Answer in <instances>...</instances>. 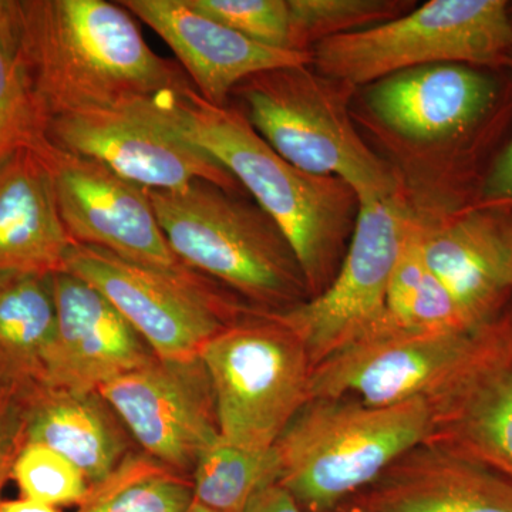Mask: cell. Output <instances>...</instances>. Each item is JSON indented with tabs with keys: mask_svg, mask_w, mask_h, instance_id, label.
I'll return each instance as SVG.
<instances>
[{
	"mask_svg": "<svg viewBox=\"0 0 512 512\" xmlns=\"http://www.w3.org/2000/svg\"><path fill=\"white\" fill-rule=\"evenodd\" d=\"M473 208L498 214L512 212V138L488 171L480 200Z\"/></svg>",
	"mask_w": 512,
	"mask_h": 512,
	"instance_id": "31",
	"label": "cell"
},
{
	"mask_svg": "<svg viewBox=\"0 0 512 512\" xmlns=\"http://www.w3.org/2000/svg\"><path fill=\"white\" fill-rule=\"evenodd\" d=\"M175 256L217 279L264 312L292 308L309 296L291 245L256 204L207 181L177 191H148Z\"/></svg>",
	"mask_w": 512,
	"mask_h": 512,
	"instance_id": "4",
	"label": "cell"
},
{
	"mask_svg": "<svg viewBox=\"0 0 512 512\" xmlns=\"http://www.w3.org/2000/svg\"><path fill=\"white\" fill-rule=\"evenodd\" d=\"M35 151L45 164L60 220L73 244L106 249L157 268L184 266L158 224L146 188L50 140Z\"/></svg>",
	"mask_w": 512,
	"mask_h": 512,
	"instance_id": "11",
	"label": "cell"
},
{
	"mask_svg": "<svg viewBox=\"0 0 512 512\" xmlns=\"http://www.w3.org/2000/svg\"><path fill=\"white\" fill-rule=\"evenodd\" d=\"M414 234L424 262L476 325L495 315L512 295L503 214L476 210L423 220Z\"/></svg>",
	"mask_w": 512,
	"mask_h": 512,
	"instance_id": "18",
	"label": "cell"
},
{
	"mask_svg": "<svg viewBox=\"0 0 512 512\" xmlns=\"http://www.w3.org/2000/svg\"><path fill=\"white\" fill-rule=\"evenodd\" d=\"M12 478L22 497L53 507L79 505L90 485L66 457L39 443H23L13 463Z\"/></svg>",
	"mask_w": 512,
	"mask_h": 512,
	"instance_id": "28",
	"label": "cell"
},
{
	"mask_svg": "<svg viewBox=\"0 0 512 512\" xmlns=\"http://www.w3.org/2000/svg\"><path fill=\"white\" fill-rule=\"evenodd\" d=\"M375 483L363 503L370 512H512V481L429 441Z\"/></svg>",
	"mask_w": 512,
	"mask_h": 512,
	"instance_id": "19",
	"label": "cell"
},
{
	"mask_svg": "<svg viewBox=\"0 0 512 512\" xmlns=\"http://www.w3.org/2000/svg\"><path fill=\"white\" fill-rule=\"evenodd\" d=\"M143 453L191 477L218 439L214 390L201 357L156 359L99 390Z\"/></svg>",
	"mask_w": 512,
	"mask_h": 512,
	"instance_id": "13",
	"label": "cell"
},
{
	"mask_svg": "<svg viewBox=\"0 0 512 512\" xmlns=\"http://www.w3.org/2000/svg\"><path fill=\"white\" fill-rule=\"evenodd\" d=\"M72 245L36 151H19L0 164V272L56 274Z\"/></svg>",
	"mask_w": 512,
	"mask_h": 512,
	"instance_id": "21",
	"label": "cell"
},
{
	"mask_svg": "<svg viewBox=\"0 0 512 512\" xmlns=\"http://www.w3.org/2000/svg\"><path fill=\"white\" fill-rule=\"evenodd\" d=\"M163 97L57 117L47 138L147 191H177L207 181L238 194L241 185L227 168L173 126Z\"/></svg>",
	"mask_w": 512,
	"mask_h": 512,
	"instance_id": "10",
	"label": "cell"
},
{
	"mask_svg": "<svg viewBox=\"0 0 512 512\" xmlns=\"http://www.w3.org/2000/svg\"><path fill=\"white\" fill-rule=\"evenodd\" d=\"M63 269L103 293L158 359H194L215 335L254 312L185 265L157 268L73 244Z\"/></svg>",
	"mask_w": 512,
	"mask_h": 512,
	"instance_id": "8",
	"label": "cell"
},
{
	"mask_svg": "<svg viewBox=\"0 0 512 512\" xmlns=\"http://www.w3.org/2000/svg\"><path fill=\"white\" fill-rule=\"evenodd\" d=\"M430 404L426 441L512 481V295L474 330L466 360Z\"/></svg>",
	"mask_w": 512,
	"mask_h": 512,
	"instance_id": "12",
	"label": "cell"
},
{
	"mask_svg": "<svg viewBox=\"0 0 512 512\" xmlns=\"http://www.w3.org/2000/svg\"><path fill=\"white\" fill-rule=\"evenodd\" d=\"M474 330L413 332L392 323L313 367L311 400L355 394L369 406L387 407L417 397L433 399L466 360Z\"/></svg>",
	"mask_w": 512,
	"mask_h": 512,
	"instance_id": "14",
	"label": "cell"
},
{
	"mask_svg": "<svg viewBox=\"0 0 512 512\" xmlns=\"http://www.w3.org/2000/svg\"><path fill=\"white\" fill-rule=\"evenodd\" d=\"M312 55L316 72L352 89L430 64L494 66L512 60L510 6L430 0L382 25L323 40Z\"/></svg>",
	"mask_w": 512,
	"mask_h": 512,
	"instance_id": "6",
	"label": "cell"
},
{
	"mask_svg": "<svg viewBox=\"0 0 512 512\" xmlns=\"http://www.w3.org/2000/svg\"><path fill=\"white\" fill-rule=\"evenodd\" d=\"M348 512H370V511L367 510L365 505L359 504V505H353V507L350 508V510Z\"/></svg>",
	"mask_w": 512,
	"mask_h": 512,
	"instance_id": "36",
	"label": "cell"
},
{
	"mask_svg": "<svg viewBox=\"0 0 512 512\" xmlns=\"http://www.w3.org/2000/svg\"><path fill=\"white\" fill-rule=\"evenodd\" d=\"M18 393L25 443L62 454L89 484L110 476L133 453V437L99 390L76 392L36 383Z\"/></svg>",
	"mask_w": 512,
	"mask_h": 512,
	"instance_id": "20",
	"label": "cell"
},
{
	"mask_svg": "<svg viewBox=\"0 0 512 512\" xmlns=\"http://www.w3.org/2000/svg\"><path fill=\"white\" fill-rule=\"evenodd\" d=\"M23 443L25 436L19 393L0 384V503L3 501V488L12 478L13 463Z\"/></svg>",
	"mask_w": 512,
	"mask_h": 512,
	"instance_id": "30",
	"label": "cell"
},
{
	"mask_svg": "<svg viewBox=\"0 0 512 512\" xmlns=\"http://www.w3.org/2000/svg\"><path fill=\"white\" fill-rule=\"evenodd\" d=\"M192 501L191 477L133 451L110 476L89 485L76 512H185Z\"/></svg>",
	"mask_w": 512,
	"mask_h": 512,
	"instance_id": "24",
	"label": "cell"
},
{
	"mask_svg": "<svg viewBox=\"0 0 512 512\" xmlns=\"http://www.w3.org/2000/svg\"><path fill=\"white\" fill-rule=\"evenodd\" d=\"M19 49L46 119L190 89L119 2L16 0Z\"/></svg>",
	"mask_w": 512,
	"mask_h": 512,
	"instance_id": "1",
	"label": "cell"
},
{
	"mask_svg": "<svg viewBox=\"0 0 512 512\" xmlns=\"http://www.w3.org/2000/svg\"><path fill=\"white\" fill-rule=\"evenodd\" d=\"M200 357L214 390L218 429L232 446L268 453L311 402L308 353L264 311L215 335Z\"/></svg>",
	"mask_w": 512,
	"mask_h": 512,
	"instance_id": "7",
	"label": "cell"
},
{
	"mask_svg": "<svg viewBox=\"0 0 512 512\" xmlns=\"http://www.w3.org/2000/svg\"><path fill=\"white\" fill-rule=\"evenodd\" d=\"M201 15L237 30L254 42L292 50L289 0H185Z\"/></svg>",
	"mask_w": 512,
	"mask_h": 512,
	"instance_id": "29",
	"label": "cell"
},
{
	"mask_svg": "<svg viewBox=\"0 0 512 512\" xmlns=\"http://www.w3.org/2000/svg\"><path fill=\"white\" fill-rule=\"evenodd\" d=\"M429 399L387 407L311 400L274 446L278 484L305 512H330L429 439Z\"/></svg>",
	"mask_w": 512,
	"mask_h": 512,
	"instance_id": "3",
	"label": "cell"
},
{
	"mask_svg": "<svg viewBox=\"0 0 512 512\" xmlns=\"http://www.w3.org/2000/svg\"><path fill=\"white\" fill-rule=\"evenodd\" d=\"M47 128L20 55L16 0H0V164L37 150L49 140Z\"/></svg>",
	"mask_w": 512,
	"mask_h": 512,
	"instance_id": "25",
	"label": "cell"
},
{
	"mask_svg": "<svg viewBox=\"0 0 512 512\" xmlns=\"http://www.w3.org/2000/svg\"><path fill=\"white\" fill-rule=\"evenodd\" d=\"M53 274L0 272V384L16 392L42 382L56 332Z\"/></svg>",
	"mask_w": 512,
	"mask_h": 512,
	"instance_id": "22",
	"label": "cell"
},
{
	"mask_svg": "<svg viewBox=\"0 0 512 512\" xmlns=\"http://www.w3.org/2000/svg\"><path fill=\"white\" fill-rule=\"evenodd\" d=\"M412 5L400 0H289L292 50L312 52L323 40L399 18Z\"/></svg>",
	"mask_w": 512,
	"mask_h": 512,
	"instance_id": "27",
	"label": "cell"
},
{
	"mask_svg": "<svg viewBox=\"0 0 512 512\" xmlns=\"http://www.w3.org/2000/svg\"><path fill=\"white\" fill-rule=\"evenodd\" d=\"M245 512H305L292 495L278 483L262 488L254 495Z\"/></svg>",
	"mask_w": 512,
	"mask_h": 512,
	"instance_id": "32",
	"label": "cell"
},
{
	"mask_svg": "<svg viewBox=\"0 0 512 512\" xmlns=\"http://www.w3.org/2000/svg\"><path fill=\"white\" fill-rule=\"evenodd\" d=\"M412 217L400 192L360 198L348 249L325 291L285 311L265 312L301 340L313 367L392 325L387 289Z\"/></svg>",
	"mask_w": 512,
	"mask_h": 512,
	"instance_id": "9",
	"label": "cell"
},
{
	"mask_svg": "<svg viewBox=\"0 0 512 512\" xmlns=\"http://www.w3.org/2000/svg\"><path fill=\"white\" fill-rule=\"evenodd\" d=\"M308 66L266 70L239 84L234 94L244 101L249 124L288 163L340 178L359 200L400 192L396 175L350 120L352 87Z\"/></svg>",
	"mask_w": 512,
	"mask_h": 512,
	"instance_id": "5",
	"label": "cell"
},
{
	"mask_svg": "<svg viewBox=\"0 0 512 512\" xmlns=\"http://www.w3.org/2000/svg\"><path fill=\"white\" fill-rule=\"evenodd\" d=\"M503 237L512 286V212L510 214H503Z\"/></svg>",
	"mask_w": 512,
	"mask_h": 512,
	"instance_id": "34",
	"label": "cell"
},
{
	"mask_svg": "<svg viewBox=\"0 0 512 512\" xmlns=\"http://www.w3.org/2000/svg\"><path fill=\"white\" fill-rule=\"evenodd\" d=\"M165 114L227 168L291 245L309 298L325 291L355 229L359 198L345 181L306 173L279 156L242 111L217 107L190 87L163 99Z\"/></svg>",
	"mask_w": 512,
	"mask_h": 512,
	"instance_id": "2",
	"label": "cell"
},
{
	"mask_svg": "<svg viewBox=\"0 0 512 512\" xmlns=\"http://www.w3.org/2000/svg\"><path fill=\"white\" fill-rule=\"evenodd\" d=\"M413 220L414 212L387 289L390 318L394 325L413 332H471L480 325L468 318L424 262Z\"/></svg>",
	"mask_w": 512,
	"mask_h": 512,
	"instance_id": "23",
	"label": "cell"
},
{
	"mask_svg": "<svg viewBox=\"0 0 512 512\" xmlns=\"http://www.w3.org/2000/svg\"><path fill=\"white\" fill-rule=\"evenodd\" d=\"M56 332L42 384L97 392L156 359L146 340L93 285L67 271L53 274Z\"/></svg>",
	"mask_w": 512,
	"mask_h": 512,
	"instance_id": "15",
	"label": "cell"
},
{
	"mask_svg": "<svg viewBox=\"0 0 512 512\" xmlns=\"http://www.w3.org/2000/svg\"><path fill=\"white\" fill-rule=\"evenodd\" d=\"M0 512H60L57 507L39 503V501L29 500V498L20 497L18 500H3L0 503Z\"/></svg>",
	"mask_w": 512,
	"mask_h": 512,
	"instance_id": "33",
	"label": "cell"
},
{
	"mask_svg": "<svg viewBox=\"0 0 512 512\" xmlns=\"http://www.w3.org/2000/svg\"><path fill=\"white\" fill-rule=\"evenodd\" d=\"M185 512H218V511L211 510V508L205 507V505L197 503V501H192V504L190 505V507H188V510Z\"/></svg>",
	"mask_w": 512,
	"mask_h": 512,
	"instance_id": "35",
	"label": "cell"
},
{
	"mask_svg": "<svg viewBox=\"0 0 512 512\" xmlns=\"http://www.w3.org/2000/svg\"><path fill=\"white\" fill-rule=\"evenodd\" d=\"M366 97L383 126L407 140L430 143L474 130L494 107L497 83L467 64H430L377 80Z\"/></svg>",
	"mask_w": 512,
	"mask_h": 512,
	"instance_id": "17",
	"label": "cell"
},
{
	"mask_svg": "<svg viewBox=\"0 0 512 512\" xmlns=\"http://www.w3.org/2000/svg\"><path fill=\"white\" fill-rule=\"evenodd\" d=\"M275 450L252 453L220 437L202 451L191 480L194 501L218 512H245L262 488L278 483Z\"/></svg>",
	"mask_w": 512,
	"mask_h": 512,
	"instance_id": "26",
	"label": "cell"
},
{
	"mask_svg": "<svg viewBox=\"0 0 512 512\" xmlns=\"http://www.w3.org/2000/svg\"><path fill=\"white\" fill-rule=\"evenodd\" d=\"M167 43L194 89L212 106H227L235 89L255 74L313 64L312 52L275 49L201 15L185 0H121Z\"/></svg>",
	"mask_w": 512,
	"mask_h": 512,
	"instance_id": "16",
	"label": "cell"
}]
</instances>
